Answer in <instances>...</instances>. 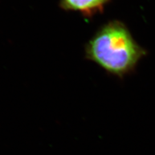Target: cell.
Segmentation results:
<instances>
[{
    "instance_id": "cell-1",
    "label": "cell",
    "mask_w": 155,
    "mask_h": 155,
    "mask_svg": "<svg viewBox=\"0 0 155 155\" xmlns=\"http://www.w3.org/2000/svg\"><path fill=\"white\" fill-rule=\"evenodd\" d=\"M85 57L109 74L120 78L132 72L145 54L129 29L119 21L108 22L87 43Z\"/></svg>"
},
{
    "instance_id": "cell-2",
    "label": "cell",
    "mask_w": 155,
    "mask_h": 155,
    "mask_svg": "<svg viewBox=\"0 0 155 155\" xmlns=\"http://www.w3.org/2000/svg\"><path fill=\"white\" fill-rule=\"evenodd\" d=\"M110 0H60L59 6L66 11H74L91 17L102 11Z\"/></svg>"
}]
</instances>
